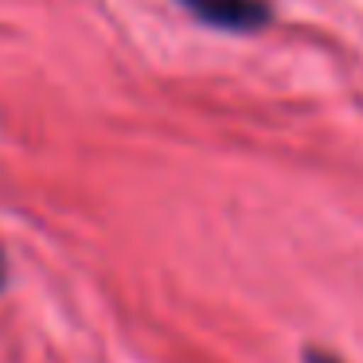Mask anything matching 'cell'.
Masks as SVG:
<instances>
[{
	"label": "cell",
	"mask_w": 363,
	"mask_h": 363,
	"mask_svg": "<svg viewBox=\"0 0 363 363\" xmlns=\"http://www.w3.org/2000/svg\"><path fill=\"white\" fill-rule=\"evenodd\" d=\"M305 363H344V359L332 352H320V347H305Z\"/></svg>",
	"instance_id": "7a4b0ae2"
},
{
	"label": "cell",
	"mask_w": 363,
	"mask_h": 363,
	"mask_svg": "<svg viewBox=\"0 0 363 363\" xmlns=\"http://www.w3.org/2000/svg\"><path fill=\"white\" fill-rule=\"evenodd\" d=\"M196 24L215 28L230 35H254L274 24V4L269 0H176Z\"/></svg>",
	"instance_id": "6da1fadb"
},
{
	"label": "cell",
	"mask_w": 363,
	"mask_h": 363,
	"mask_svg": "<svg viewBox=\"0 0 363 363\" xmlns=\"http://www.w3.org/2000/svg\"><path fill=\"white\" fill-rule=\"evenodd\" d=\"M0 289H4V250H0Z\"/></svg>",
	"instance_id": "3957f363"
}]
</instances>
